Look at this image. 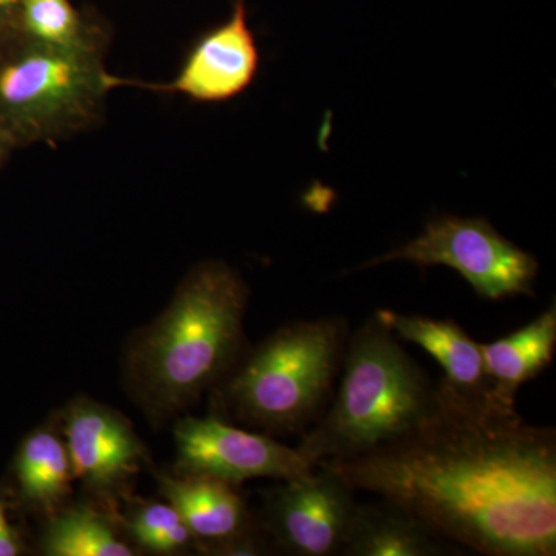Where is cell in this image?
Returning a JSON list of instances; mask_svg holds the SVG:
<instances>
[{"label": "cell", "mask_w": 556, "mask_h": 556, "mask_svg": "<svg viewBox=\"0 0 556 556\" xmlns=\"http://www.w3.org/2000/svg\"><path fill=\"white\" fill-rule=\"evenodd\" d=\"M434 415L368 455L317 466L485 556L556 555V431L485 391L438 382Z\"/></svg>", "instance_id": "6da1fadb"}, {"label": "cell", "mask_w": 556, "mask_h": 556, "mask_svg": "<svg viewBox=\"0 0 556 556\" xmlns=\"http://www.w3.org/2000/svg\"><path fill=\"white\" fill-rule=\"evenodd\" d=\"M248 300L247 283L226 263L190 270L130 354L131 382L153 415L189 407L228 375L241 356Z\"/></svg>", "instance_id": "7a4b0ae2"}, {"label": "cell", "mask_w": 556, "mask_h": 556, "mask_svg": "<svg viewBox=\"0 0 556 556\" xmlns=\"http://www.w3.org/2000/svg\"><path fill=\"white\" fill-rule=\"evenodd\" d=\"M338 382L327 412L298 445L314 467L368 455L407 437L439 405L438 383L376 314L348 338Z\"/></svg>", "instance_id": "3957f363"}, {"label": "cell", "mask_w": 556, "mask_h": 556, "mask_svg": "<svg viewBox=\"0 0 556 556\" xmlns=\"http://www.w3.org/2000/svg\"><path fill=\"white\" fill-rule=\"evenodd\" d=\"M348 338L342 316L278 328L219 380L215 416L273 438L302 437L331 404Z\"/></svg>", "instance_id": "277c9868"}, {"label": "cell", "mask_w": 556, "mask_h": 556, "mask_svg": "<svg viewBox=\"0 0 556 556\" xmlns=\"http://www.w3.org/2000/svg\"><path fill=\"white\" fill-rule=\"evenodd\" d=\"M104 46L58 47L0 35V129L16 146L54 142L90 129L119 78L104 67Z\"/></svg>", "instance_id": "5b68a950"}, {"label": "cell", "mask_w": 556, "mask_h": 556, "mask_svg": "<svg viewBox=\"0 0 556 556\" xmlns=\"http://www.w3.org/2000/svg\"><path fill=\"white\" fill-rule=\"evenodd\" d=\"M391 262L415 263L420 268L447 266L486 300L533 295L540 270L532 254L501 236L485 218L453 215L431 218L415 240L369 260L357 270Z\"/></svg>", "instance_id": "8992f818"}, {"label": "cell", "mask_w": 556, "mask_h": 556, "mask_svg": "<svg viewBox=\"0 0 556 556\" xmlns=\"http://www.w3.org/2000/svg\"><path fill=\"white\" fill-rule=\"evenodd\" d=\"M345 479L316 466L265 493L258 525L273 547L294 556L340 555L358 507Z\"/></svg>", "instance_id": "52a82bcc"}, {"label": "cell", "mask_w": 556, "mask_h": 556, "mask_svg": "<svg viewBox=\"0 0 556 556\" xmlns=\"http://www.w3.org/2000/svg\"><path fill=\"white\" fill-rule=\"evenodd\" d=\"M179 475L241 485L249 479L305 477L313 464L268 434L241 430L218 416L185 417L175 428Z\"/></svg>", "instance_id": "ba28073f"}, {"label": "cell", "mask_w": 556, "mask_h": 556, "mask_svg": "<svg viewBox=\"0 0 556 556\" xmlns=\"http://www.w3.org/2000/svg\"><path fill=\"white\" fill-rule=\"evenodd\" d=\"M260 54L254 33L248 25L247 3L236 0L228 21L207 31L192 47L177 78L166 84L130 83L119 86L181 93L199 102H223L239 97L258 72Z\"/></svg>", "instance_id": "9c48e42d"}, {"label": "cell", "mask_w": 556, "mask_h": 556, "mask_svg": "<svg viewBox=\"0 0 556 556\" xmlns=\"http://www.w3.org/2000/svg\"><path fill=\"white\" fill-rule=\"evenodd\" d=\"M64 419L73 477L98 495H116L146 457L134 428L119 413L86 397L73 401Z\"/></svg>", "instance_id": "30bf717a"}, {"label": "cell", "mask_w": 556, "mask_h": 556, "mask_svg": "<svg viewBox=\"0 0 556 556\" xmlns=\"http://www.w3.org/2000/svg\"><path fill=\"white\" fill-rule=\"evenodd\" d=\"M160 492L172 504L203 551L228 555L233 544L262 529L239 486L218 479L161 475Z\"/></svg>", "instance_id": "8fae6325"}, {"label": "cell", "mask_w": 556, "mask_h": 556, "mask_svg": "<svg viewBox=\"0 0 556 556\" xmlns=\"http://www.w3.org/2000/svg\"><path fill=\"white\" fill-rule=\"evenodd\" d=\"M358 504L343 543L342 556H445L463 548L448 543L407 508L380 497Z\"/></svg>", "instance_id": "7c38bea8"}, {"label": "cell", "mask_w": 556, "mask_h": 556, "mask_svg": "<svg viewBox=\"0 0 556 556\" xmlns=\"http://www.w3.org/2000/svg\"><path fill=\"white\" fill-rule=\"evenodd\" d=\"M376 316L399 338L416 343L437 358L444 368V379L457 390L470 394H482L490 390L481 343L471 339L456 321L393 309H379Z\"/></svg>", "instance_id": "4fadbf2b"}, {"label": "cell", "mask_w": 556, "mask_h": 556, "mask_svg": "<svg viewBox=\"0 0 556 556\" xmlns=\"http://www.w3.org/2000/svg\"><path fill=\"white\" fill-rule=\"evenodd\" d=\"M555 348V303L510 336L492 343H481L490 393L508 405H515L519 388L551 367Z\"/></svg>", "instance_id": "5bb4252c"}, {"label": "cell", "mask_w": 556, "mask_h": 556, "mask_svg": "<svg viewBox=\"0 0 556 556\" xmlns=\"http://www.w3.org/2000/svg\"><path fill=\"white\" fill-rule=\"evenodd\" d=\"M14 473L24 503L53 515L72 490L67 444L53 428H38L22 442Z\"/></svg>", "instance_id": "9a60e30c"}, {"label": "cell", "mask_w": 556, "mask_h": 556, "mask_svg": "<svg viewBox=\"0 0 556 556\" xmlns=\"http://www.w3.org/2000/svg\"><path fill=\"white\" fill-rule=\"evenodd\" d=\"M50 556H131L129 544L121 540L105 515L87 506L54 511L40 540Z\"/></svg>", "instance_id": "2e32d148"}, {"label": "cell", "mask_w": 556, "mask_h": 556, "mask_svg": "<svg viewBox=\"0 0 556 556\" xmlns=\"http://www.w3.org/2000/svg\"><path fill=\"white\" fill-rule=\"evenodd\" d=\"M11 31L58 47L104 46L101 25L70 0H21Z\"/></svg>", "instance_id": "e0dca14e"}, {"label": "cell", "mask_w": 556, "mask_h": 556, "mask_svg": "<svg viewBox=\"0 0 556 556\" xmlns=\"http://www.w3.org/2000/svg\"><path fill=\"white\" fill-rule=\"evenodd\" d=\"M126 529L139 547L153 554H178L200 547L185 519L169 503H146L131 508Z\"/></svg>", "instance_id": "ac0fdd59"}, {"label": "cell", "mask_w": 556, "mask_h": 556, "mask_svg": "<svg viewBox=\"0 0 556 556\" xmlns=\"http://www.w3.org/2000/svg\"><path fill=\"white\" fill-rule=\"evenodd\" d=\"M24 551V541L20 530L9 517V501L0 490V556H16Z\"/></svg>", "instance_id": "d6986e66"}, {"label": "cell", "mask_w": 556, "mask_h": 556, "mask_svg": "<svg viewBox=\"0 0 556 556\" xmlns=\"http://www.w3.org/2000/svg\"><path fill=\"white\" fill-rule=\"evenodd\" d=\"M21 0H0V35L11 31Z\"/></svg>", "instance_id": "ffe728a7"}, {"label": "cell", "mask_w": 556, "mask_h": 556, "mask_svg": "<svg viewBox=\"0 0 556 556\" xmlns=\"http://www.w3.org/2000/svg\"><path fill=\"white\" fill-rule=\"evenodd\" d=\"M14 148H16V142H14V139L11 138L5 130L0 129V164L3 163V160L9 156V153Z\"/></svg>", "instance_id": "44dd1931"}]
</instances>
